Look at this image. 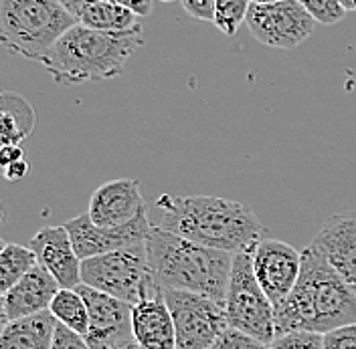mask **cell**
Wrapping results in <instances>:
<instances>
[{"label":"cell","mask_w":356,"mask_h":349,"mask_svg":"<svg viewBox=\"0 0 356 349\" xmlns=\"http://www.w3.org/2000/svg\"><path fill=\"white\" fill-rule=\"evenodd\" d=\"M156 208L162 212V228L231 255L253 250L266 235L261 220L247 204L227 198L162 194Z\"/></svg>","instance_id":"obj_1"},{"label":"cell","mask_w":356,"mask_h":349,"mask_svg":"<svg viewBox=\"0 0 356 349\" xmlns=\"http://www.w3.org/2000/svg\"><path fill=\"white\" fill-rule=\"evenodd\" d=\"M356 323V295L312 244L302 250V273L288 295L275 307V337L291 331L328 333Z\"/></svg>","instance_id":"obj_2"},{"label":"cell","mask_w":356,"mask_h":349,"mask_svg":"<svg viewBox=\"0 0 356 349\" xmlns=\"http://www.w3.org/2000/svg\"><path fill=\"white\" fill-rule=\"evenodd\" d=\"M142 44L140 24L128 33H102L77 22L53 44L41 65L57 85L108 81L122 75Z\"/></svg>","instance_id":"obj_3"},{"label":"cell","mask_w":356,"mask_h":349,"mask_svg":"<svg viewBox=\"0 0 356 349\" xmlns=\"http://www.w3.org/2000/svg\"><path fill=\"white\" fill-rule=\"evenodd\" d=\"M148 261L160 289H178L204 295L225 305L233 255L178 237L160 224L146 239Z\"/></svg>","instance_id":"obj_4"},{"label":"cell","mask_w":356,"mask_h":349,"mask_svg":"<svg viewBox=\"0 0 356 349\" xmlns=\"http://www.w3.org/2000/svg\"><path fill=\"white\" fill-rule=\"evenodd\" d=\"M77 17L61 0H0V39L6 51L43 61Z\"/></svg>","instance_id":"obj_5"},{"label":"cell","mask_w":356,"mask_h":349,"mask_svg":"<svg viewBox=\"0 0 356 349\" xmlns=\"http://www.w3.org/2000/svg\"><path fill=\"white\" fill-rule=\"evenodd\" d=\"M81 283L130 305L150 299L162 291L152 275L146 242L81 261Z\"/></svg>","instance_id":"obj_6"},{"label":"cell","mask_w":356,"mask_h":349,"mask_svg":"<svg viewBox=\"0 0 356 349\" xmlns=\"http://www.w3.org/2000/svg\"><path fill=\"white\" fill-rule=\"evenodd\" d=\"M225 315L229 327L245 331L264 343H271L275 339V307L255 277L253 250L233 255Z\"/></svg>","instance_id":"obj_7"},{"label":"cell","mask_w":356,"mask_h":349,"mask_svg":"<svg viewBox=\"0 0 356 349\" xmlns=\"http://www.w3.org/2000/svg\"><path fill=\"white\" fill-rule=\"evenodd\" d=\"M177 329V349H213L229 327L225 305L191 291L162 289Z\"/></svg>","instance_id":"obj_8"},{"label":"cell","mask_w":356,"mask_h":349,"mask_svg":"<svg viewBox=\"0 0 356 349\" xmlns=\"http://www.w3.org/2000/svg\"><path fill=\"white\" fill-rule=\"evenodd\" d=\"M247 26L259 43L291 51L304 44L314 33V17L298 0L251 2Z\"/></svg>","instance_id":"obj_9"},{"label":"cell","mask_w":356,"mask_h":349,"mask_svg":"<svg viewBox=\"0 0 356 349\" xmlns=\"http://www.w3.org/2000/svg\"><path fill=\"white\" fill-rule=\"evenodd\" d=\"M65 228L71 235L73 246L79 255L81 261L97 257V255H106L111 250H120L126 246H134L140 242H146L152 222L148 216V208H144L132 222L124 224V226H97L93 220L89 219V214H81L75 219L67 220Z\"/></svg>","instance_id":"obj_10"},{"label":"cell","mask_w":356,"mask_h":349,"mask_svg":"<svg viewBox=\"0 0 356 349\" xmlns=\"http://www.w3.org/2000/svg\"><path fill=\"white\" fill-rule=\"evenodd\" d=\"M89 311V329L86 333L91 349H110L122 341H128L134 337L132 329V307L130 303L108 295L104 291H97L86 283L75 287Z\"/></svg>","instance_id":"obj_11"},{"label":"cell","mask_w":356,"mask_h":349,"mask_svg":"<svg viewBox=\"0 0 356 349\" xmlns=\"http://www.w3.org/2000/svg\"><path fill=\"white\" fill-rule=\"evenodd\" d=\"M253 271L273 307H280L300 279L302 253L282 240H261L253 248Z\"/></svg>","instance_id":"obj_12"},{"label":"cell","mask_w":356,"mask_h":349,"mask_svg":"<svg viewBox=\"0 0 356 349\" xmlns=\"http://www.w3.org/2000/svg\"><path fill=\"white\" fill-rule=\"evenodd\" d=\"M310 244L356 295V210L330 216Z\"/></svg>","instance_id":"obj_13"},{"label":"cell","mask_w":356,"mask_h":349,"mask_svg":"<svg viewBox=\"0 0 356 349\" xmlns=\"http://www.w3.org/2000/svg\"><path fill=\"white\" fill-rule=\"evenodd\" d=\"M146 208V200L140 192V180L120 178L99 186L89 200V219L97 226H124L132 222Z\"/></svg>","instance_id":"obj_14"},{"label":"cell","mask_w":356,"mask_h":349,"mask_svg":"<svg viewBox=\"0 0 356 349\" xmlns=\"http://www.w3.org/2000/svg\"><path fill=\"white\" fill-rule=\"evenodd\" d=\"M31 248L35 250L39 264L57 279L61 289H75L81 283V259L65 224L41 228L31 239Z\"/></svg>","instance_id":"obj_15"},{"label":"cell","mask_w":356,"mask_h":349,"mask_svg":"<svg viewBox=\"0 0 356 349\" xmlns=\"http://www.w3.org/2000/svg\"><path fill=\"white\" fill-rule=\"evenodd\" d=\"M59 289L57 279L43 264H35L19 283L2 293V323L49 311Z\"/></svg>","instance_id":"obj_16"},{"label":"cell","mask_w":356,"mask_h":349,"mask_svg":"<svg viewBox=\"0 0 356 349\" xmlns=\"http://www.w3.org/2000/svg\"><path fill=\"white\" fill-rule=\"evenodd\" d=\"M134 339L146 349H177V329L164 291L132 307Z\"/></svg>","instance_id":"obj_17"},{"label":"cell","mask_w":356,"mask_h":349,"mask_svg":"<svg viewBox=\"0 0 356 349\" xmlns=\"http://www.w3.org/2000/svg\"><path fill=\"white\" fill-rule=\"evenodd\" d=\"M57 325L51 311L8 321L0 335V349H53Z\"/></svg>","instance_id":"obj_18"},{"label":"cell","mask_w":356,"mask_h":349,"mask_svg":"<svg viewBox=\"0 0 356 349\" xmlns=\"http://www.w3.org/2000/svg\"><path fill=\"white\" fill-rule=\"evenodd\" d=\"M37 126L35 108L17 91H4L0 97V142L2 146L21 144Z\"/></svg>","instance_id":"obj_19"},{"label":"cell","mask_w":356,"mask_h":349,"mask_svg":"<svg viewBox=\"0 0 356 349\" xmlns=\"http://www.w3.org/2000/svg\"><path fill=\"white\" fill-rule=\"evenodd\" d=\"M77 21L102 33H128L140 22L138 15L113 0H89L77 10Z\"/></svg>","instance_id":"obj_20"},{"label":"cell","mask_w":356,"mask_h":349,"mask_svg":"<svg viewBox=\"0 0 356 349\" xmlns=\"http://www.w3.org/2000/svg\"><path fill=\"white\" fill-rule=\"evenodd\" d=\"M49 311L59 323L86 337L89 329V311L83 295L77 289H59V293L51 301Z\"/></svg>","instance_id":"obj_21"},{"label":"cell","mask_w":356,"mask_h":349,"mask_svg":"<svg viewBox=\"0 0 356 349\" xmlns=\"http://www.w3.org/2000/svg\"><path fill=\"white\" fill-rule=\"evenodd\" d=\"M35 264H39V261L31 246L26 248L21 244H4L0 253V291L6 293Z\"/></svg>","instance_id":"obj_22"},{"label":"cell","mask_w":356,"mask_h":349,"mask_svg":"<svg viewBox=\"0 0 356 349\" xmlns=\"http://www.w3.org/2000/svg\"><path fill=\"white\" fill-rule=\"evenodd\" d=\"M253 0H217L213 24L227 37H235L239 26L247 21V12Z\"/></svg>","instance_id":"obj_23"},{"label":"cell","mask_w":356,"mask_h":349,"mask_svg":"<svg viewBox=\"0 0 356 349\" xmlns=\"http://www.w3.org/2000/svg\"><path fill=\"white\" fill-rule=\"evenodd\" d=\"M267 349H324V335L312 331H291L277 335Z\"/></svg>","instance_id":"obj_24"},{"label":"cell","mask_w":356,"mask_h":349,"mask_svg":"<svg viewBox=\"0 0 356 349\" xmlns=\"http://www.w3.org/2000/svg\"><path fill=\"white\" fill-rule=\"evenodd\" d=\"M316 22L322 24H336L346 17V10L340 6L338 0H298Z\"/></svg>","instance_id":"obj_25"},{"label":"cell","mask_w":356,"mask_h":349,"mask_svg":"<svg viewBox=\"0 0 356 349\" xmlns=\"http://www.w3.org/2000/svg\"><path fill=\"white\" fill-rule=\"evenodd\" d=\"M213 349H267V343L259 341L257 337L239 331L235 327H227L215 341Z\"/></svg>","instance_id":"obj_26"},{"label":"cell","mask_w":356,"mask_h":349,"mask_svg":"<svg viewBox=\"0 0 356 349\" xmlns=\"http://www.w3.org/2000/svg\"><path fill=\"white\" fill-rule=\"evenodd\" d=\"M324 349H356V323L324 333Z\"/></svg>","instance_id":"obj_27"},{"label":"cell","mask_w":356,"mask_h":349,"mask_svg":"<svg viewBox=\"0 0 356 349\" xmlns=\"http://www.w3.org/2000/svg\"><path fill=\"white\" fill-rule=\"evenodd\" d=\"M53 349H91L89 348L88 339L73 331V329L65 327L63 323L57 325L55 331V339H53Z\"/></svg>","instance_id":"obj_28"},{"label":"cell","mask_w":356,"mask_h":349,"mask_svg":"<svg viewBox=\"0 0 356 349\" xmlns=\"http://www.w3.org/2000/svg\"><path fill=\"white\" fill-rule=\"evenodd\" d=\"M182 8L197 21L213 22L215 19V2L217 0H180Z\"/></svg>","instance_id":"obj_29"},{"label":"cell","mask_w":356,"mask_h":349,"mask_svg":"<svg viewBox=\"0 0 356 349\" xmlns=\"http://www.w3.org/2000/svg\"><path fill=\"white\" fill-rule=\"evenodd\" d=\"M19 160H24V150L19 144L2 146V150H0V164H2V168L10 166L13 162H19Z\"/></svg>","instance_id":"obj_30"},{"label":"cell","mask_w":356,"mask_h":349,"mask_svg":"<svg viewBox=\"0 0 356 349\" xmlns=\"http://www.w3.org/2000/svg\"><path fill=\"white\" fill-rule=\"evenodd\" d=\"M26 174H29V164H26V160L13 162L10 166H6V168H4V176H6V180H10V182L22 180Z\"/></svg>","instance_id":"obj_31"},{"label":"cell","mask_w":356,"mask_h":349,"mask_svg":"<svg viewBox=\"0 0 356 349\" xmlns=\"http://www.w3.org/2000/svg\"><path fill=\"white\" fill-rule=\"evenodd\" d=\"M63 4L67 6V10H71L73 15H77V10L86 4V2H89V0H61Z\"/></svg>","instance_id":"obj_32"},{"label":"cell","mask_w":356,"mask_h":349,"mask_svg":"<svg viewBox=\"0 0 356 349\" xmlns=\"http://www.w3.org/2000/svg\"><path fill=\"white\" fill-rule=\"evenodd\" d=\"M110 349H146V348H142L136 339H128V341H122V343H118V346H113V348Z\"/></svg>","instance_id":"obj_33"},{"label":"cell","mask_w":356,"mask_h":349,"mask_svg":"<svg viewBox=\"0 0 356 349\" xmlns=\"http://www.w3.org/2000/svg\"><path fill=\"white\" fill-rule=\"evenodd\" d=\"M340 2V6L346 10V12H350V10H356V0H338Z\"/></svg>","instance_id":"obj_34"},{"label":"cell","mask_w":356,"mask_h":349,"mask_svg":"<svg viewBox=\"0 0 356 349\" xmlns=\"http://www.w3.org/2000/svg\"><path fill=\"white\" fill-rule=\"evenodd\" d=\"M253 2H280V0H253Z\"/></svg>","instance_id":"obj_35"},{"label":"cell","mask_w":356,"mask_h":349,"mask_svg":"<svg viewBox=\"0 0 356 349\" xmlns=\"http://www.w3.org/2000/svg\"><path fill=\"white\" fill-rule=\"evenodd\" d=\"M162 2H175V0H162Z\"/></svg>","instance_id":"obj_36"}]
</instances>
